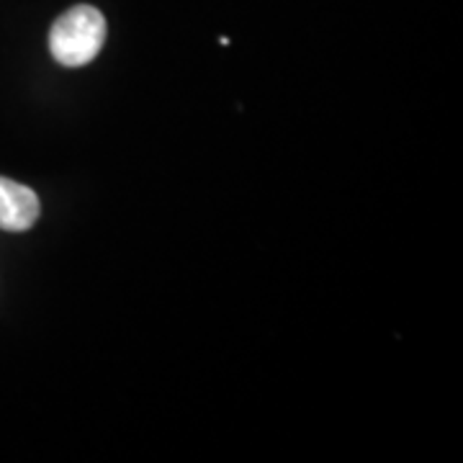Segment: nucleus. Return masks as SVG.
<instances>
[{
	"label": "nucleus",
	"mask_w": 463,
	"mask_h": 463,
	"mask_svg": "<svg viewBox=\"0 0 463 463\" xmlns=\"http://www.w3.org/2000/svg\"><path fill=\"white\" fill-rule=\"evenodd\" d=\"M106 42V18L93 5H75L54 21L50 32L52 57L65 67L93 62Z\"/></svg>",
	"instance_id": "obj_1"
},
{
	"label": "nucleus",
	"mask_w": 463,
	"mask_h": 463,
	"mask_svg": "<svg viewBox=\"0 0 463 463\" xmlns=\"http://www.w3.org/2000/svg\"><path fill=\"white\" fill-rule=\"evenodd\" d=\"M39 214H42V203L29 185L11 178H0V230H32Z\"/></svg>",
	"instance_id": "obj_2"
}]
</instances>
